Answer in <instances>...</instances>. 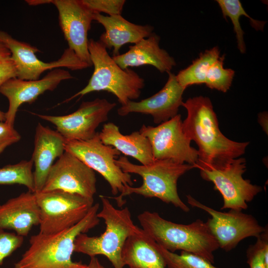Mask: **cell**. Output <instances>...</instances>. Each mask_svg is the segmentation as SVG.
<instances>
[{
	"mask_svg": "<svg viewBox=\"0 0 268 268\" xmlns=\"http://www.w3.org/2000/svg\"><path fill=\"white\" fill-rule=\"evenodd\" d=\"M182 106L187 111V117L182 121L183 130L186 136L198 145V161L221 163L240 157L245 153L250 142L232 140L221 132L208 97L190 98Z\"/></svg>",
	"mask_w": 268,
	"mask_h": 268,
	"instance_id": "6da1fadb",
	"label": "cell"
},
{
	"mask_svg": "<svg viewBox=\"0 0 268 268\" xmlns=\"http://www.w3.org/2000/svg\"><path fill=\"white\" fill-rule=\"evenodd\" d=\"M99 204L93 205L86 216L74 226L62 231L32 236L30 246L13 268H85L87 265L74 262V242L81 233H85L100 222L97 217Z\"/></svg>",
	"mask_w": 268,
	"mask_h": 268,
	"instance_id": "7a4b0ae2",
	"label": "cell"
},
{
	"mask_svg": "<svg viewBox=\"0 0 268 268\" xmlns=\"http://www.w3.org/2000/svg\"><path fill=\"white\" fill-rule=\"evenodd\" d=\"M137 219L143 231L164 249L173 253L181 250L193 253L214 263L213 253L219 247L202 220L178 224L148 210L140 213Z\"/></svg>",
	"mask_w": 268,
	"mask_h": 268,
	"instance_id": "3957f363",
	"label": "cell"
},
{
	"mask_svg": "<svg viewBox=\"0 0 268 268\" xmlns=\"http://www.w3.org/2000/svg\"><path fill=\"white\" fill-rule=\"evenodd\" d=\"M115 163L123 172L137 174L142 179L140 186L127 185L119 196L111 197L116 201L119 207L126 203V201L123 200L124 197L134 194L145 198H157L183 211H190V208L178 195L177 182L180 177L195 168L194 166L178 163L171 160H154L149 164L139 165L131 163L125 156H120L115 160Z\"/></svg>",
	"mask_w": 268,
	"mask_h": 268,
	"instance_id": "277c9868",
	"label": "cell"
},
{
	"mask_svg": "<svg viewBox=\"0 0 268 268\" xmlns=\"http://www.w3.org/2000/svg\"><path fill=\"white\" fill-rule=\"evenodd\" d=\"M101 210L97 217L104 220L105 231L99 236H89L85 233L78 235L74 242V252L88 255L105 256L114 268H123L121 254L127 239L139 229L132 220L127 206L115 207L107 197L100 195Z\"/></svg>",
	"mask_w": 268,
	"mask_h": 268,
	"instance_id": "5b68a950",
	"label": "cell"
},
{
	"mask_svg": "<svg viewBox=\"0 0 268 268\" xmlns=\"http://www.w3.org/2000/svg\"><path fill=\"white\" fill-rule=\"evenodd\" d=\"M88 51L93 73L87 84L79 91L67 98V102L77 96L94 91H105L115 95L122 106L137 99L144 86V80L130 68H122L111 57L104 45L99 40L90 39Z\"/></svg>",
	"mask_w": 268,
	"mask_h": 268,
	"instance_id": "8992f818",
	"label": "cell"
},
{
	"mask_svg": "<svg viewBox=\"0 0 268 268\" xmlns=\"http://www.w3.org/2000/svg\"><path fill=\"white\" fill-rule=\"evenodd\" d=\"M195 167L200 169L201 178L211 182L214 190L221 195L223 204L221 209H246L248 203L262 191L261 186L252 184L249 180L243 178V175L246 171L244 158L240 157L218 164L198 161Z\"/></svg>",
	"mask_w": 268,
	"mask_h": 268,
	"instance_id": "52a82bcc",
	"label": "cell"
},
{
	"mask_svg": "<svg viewBox=\"0 0 268 268\" xmlns=\"http://www.w3.org/2000/svg\"><path fill=\"white\" fill-rule=\"evenodd\" d=\"M40 211V233L51 234L68 229L81 220L94 199L55 190L35 192Z\"/></svg>",
	"mask_w": 268,
	"mask_h": 268,
	"instance_id": "ba28073f",
	"label": "cell"
},
{
	"mask_svg": "<svg viewBox=\"0 0 268 268\" xmlns=\"http://www.w3.org/2000/svg\"><path fill=\"white\" fill-rule=\"evenodd\" d=\"M187 200L192 207L202 209L211 216L205 223L219 248L226 252L234 249L245 238L258 237L267 228V226L261 225L253 215L242 211H218L202 204L190 195H187Z\"/></svg>",
	"mask_w": 268,
	"mask_h": 268,
	"instance_id": "9c48e42d",
	"label": "cell"
},
{
	"mask_svg": "<svg viewBox=\"0 0 268 268\" xmlns=\"http://www.w3.org/2000/svg\"><path fill=\"white\" fill-rule=\"evenodd\" d=\"M65 151L76 156L108 183L113 195L121 193L125 186H132L130 174L122 171L115 160L120 152L114 147L104 144L99 133L87 140H67Z\"/></svg>",
	"mask_w": 268,
	"mask_h": 268,
	"instance_id": "30bf717a",
	"label": "cell"
},
{
	"mask_svg": "<svg viewBox=\"0 0 268 268\" xmlns=\"http://www.w3.org/2000/svg\"><path fill=\"white\" fill-rule=\"evenodd\" d=\"M139 132L148 139L154 160H171L194 167L198 162V149L191 146L183 131L180 114L155 127L143 125Z\"/></svg>",
	"mask_w": 268,
	"mask_h": 268,
	"instance_id": "8fae6325",
	"label": "cell"
},
{
	"mask_svg": "<svg viewBox=\"0 0 268 268\" xmlns=\"http://www.w3.org/2000/svg\"><path fill=\"white\" fill-rule=\"evenodd\" d=\"M116 106L115 103L97 98L82 102L75 111L67 115L33 114L54 125L67 140H87L95 135L101 123L108 120L109 112Z\"/></svg>",
	"mask_w": 268,
	"mask_h": 268,
	"instance_id": "7c38bea8",
	"label": "cell"
},
{
	"mask_svg": "<svg viewBox=\"0 0 268 268\" xmlns=\"http://www.w3.org/2000/svg\"><path fill=\"white\" fill-rule=\"evenodd\" d=\"M0 42L10 51L16 67L17 78L22 80L39 79L44 71L57 68L66 67L75 70L89 67L68 48L65 50L58 60L44 62L36 55L37 52H40L37 48L17 40L1 30H0Z\"/></svg>",
	"mask_w": 268,
	"mask_h": 268,
	"instance_id": "4fadbf2b",
	"label": "cell"
},
{
	"mask_svg": "<svg viewBox=\"0 0 268 268\" xmlns=\"http://www.w3.org/2000/svg\"><path fill=\"white\" fill-rule=\"evenodd\" d=\"M55 190L94 199L96 193L94 171L76 156L65 151L52 165L41 191Z\"/></svg>",
	"mask_w": 268,
	"mask_h": 268,
	"instance_id": "5bb4252c",
	"label": "cell"
},
{
	"mask_svg": "<svg viewBox=\"0 0 268 268\" xmlns=\"http://www.w3.org/2000/svg\"><path fill=\"white\" fill-rule=\"evenodd\" d=\"M50 3L58 10L59 24L68 48L81 61L92 66L87 36L95 13L82 0H50Z\"/></svg>",
	"mask_w": 268,
	"mask_h": 268,
	"instance_id": "9a60e30c",
	"label": "cell"
},
{
	"mask_svg": "<svg viewBox=\"0 0 268 268\" xmlns=\"http://www.w3.org/2000/svg\"><path fill=\"white\" fill-rule=\"evenodd\" d=\"M73 78L68 70L57 68L41 79L27 80L14 77L8 80L0 87V93L9 103L5 122L14 126L16 113L22 104L34 102L45 92L54 90L62 81Z\"/></svg>",
	"mask_w": 268,
	"mask_h": 268,
	"instance_id": "2e32d148",
	"label": "cell"
},
{
	"mask_svg": "<svg viewBox=\"0 0 268 268\" xmlns=\"http://www.w3.org/2000/svg\"><path fill=\"white\" fill-rule=\"evenodd\" d=\"M167 73L168 80L159 91L138 102L129 101L118 109V114L121 116L132 113L149 115L156 124L166 122L178 114L186 88L179 84L175 74L171 71Z\"/></svg>",
	"mask_w": 268,
	"mask_h": 268,
	"instance_id": "e0dca14e",
	"label": "cell"
},
{
	"mask_svg": "<svg viewBox=\"0 0 268 268\" xmlns=\"http://www.w3.org/2000/svg\"><path fill=\"white\" fill-rule=\"evenodd\" d=\"M65 138L57 131L38 124L31 159L35 166L34 193L43 189L54 161L65 151Z\"/></svg>",
	"mask_w": 268,
	"mask_h": 268,
	"instance_id": "ac0fdd59",
	"label": "cell"
},
{
	"mask_svg": "<svg viewBox=\"0 0 268 268\" xmlns=\"http://www.w3.org/2000/svg\"><path fill=\"white\" fill-rule=\"evenodd\" d=\"M40 222V211L34 193H22L0 205V230H12L24 237Z\"/></svg>",
	"mask_w": 268,
	"mask_h": 268,
	"instance_id": "d6986e66",
	"label": "cell"
},
{
	"mask_svg": "<svg viewBox=\"0 0 268 268\" xmlns=\"http://www.w3.org/2000/svg\"><path fill=\"white\" fill-rule=\"evenodd\" d=\"M160 37L153 32L130 46L127 52L112 58L123 69L149 65L161 73L170 72L176 63L173 57L160 47Z\"/></svg>",
	"mask_w": 268,
	"mask_h": 268,
	"instance_id": "ffe728a7",
	"label": "cell"
},
{
	"mask_svg": "<svg viewBox=\"0 0 268 268\" xmlns=\"http://www.w3.org/2000/svg\"><path fill=\"white\" fill-rule=\"evenodd\" d=\"M94 20L101 24L105 32L99 41L106 49L113 48V56L120 55V50L128 43L135 44L142 39L149 37L154 27L150 25H138L125 19L121 15H104L95 13Z\"/></svg>",
	"mask_w": 268,
	"mask_h": 268,
	"instance_id": "44dd1931",
	"label": "cell"
},
{
	"mask_svg": "<svg viewBox=\"0 0 268 268\" xmlns=\"http://www.w3.org/2000/svg\"><path fill=\"white\" fill-rule=\"evenodd\" d=\"M101 142L111 146L124 155L130 156L146 165L154 160L148 139L139 131L124 135L119 127L112 122L105 124L99 133Z\"/></svg>",
	"mask_w": 268,
	"mask_h": 268,
	"instance_id": "7402d4cb",
	"label": "cell"
},
{
	"mask_svg": "<svg viewBox=\"0 0 268 268\" xmlns=\"http://www.w3.org/2000/svg\"><path fill=\"white\" fill-rule=\"evenodd\" d=\"M121 257L129 268H167L153 240L140 227L126 240Z\"/></svg>",
	"mask_w": 268,
	"mask_h": 268,
	"instance_id": "603a6c76",
	"label": "cell"
},
{
	"mask_svg": "<svg viewBox=\"0 0 268 268\" xmlns=\"http://www.w3.org/2000/svg\"><path fill=\"white\" fill-rule=\"evenodd\" d=\"M220 56V50L217 46L201 53L191 65L176 75L177 81L185 88L194 84L204 83L209 68Z\"/></svg>",
	"mask_w": 268,
	"mask_h": 268,
	"instance_id": "cb8c5ba5",
	"label": "cell"
},
{
	"mask_svg": "<svg viewBox=\"0 0 268 268\" xmlns=\"http://www.w3.org/2000/svg\"><path fill=\"white\" fill-rule=\"evenodd\" d=\"M223 17H229L233 24L235 33L237 48L241 54H244L246 48L244 40V32L239 22L241 16L244 15L250 21V24L256 30L263 31L265 21H259L251 17L246 12L239 0H217Z\"/></svg>",
	"mask_w": 268,
	"mask_h": 268,
	"instance_id": "d4e9b609",
	"label": "cell"
},
{
	"mask_svg": "<svg viewBox=\"0 0 268 268\" xmlns=\"http://www.w3.org/2000/svg\"><path fill=\"white\" fill-rule=\"evenodd\" d=\"M33 165V162L31 159L0 168V185H22L28 191L34 193Z\"/></svg>",
	"mask_w": 268,
	"mask_h": 268,
	"instance_id": "484cf974",
	"label": "cell"
},
{
	"mask_svg": "<svg viewBox=\"0 0 268 268\" xmlns=\"http://www.w3.org/2000/svg\"><path fill=\"white\" fill-rule=\"evenodd\" d=\"M153 244L167 268H219L199 255L185 251H181L179 255L164 249L154 241Z\"/></svg>",
	"mask_w": 268,
	"mask_h": 268,
	"instance_id": "4316f807",
	"label": "cell"
},
{
	"mask_svg": "<svg viewBox=\"0 0 268 268\" xmlns=\"http://www.w3.org/2000/svg\"><path fill=\"white\" fill-rule=\"evenodd\" d=\"M225 54L220 57L210 67L204 80L206 86L211 89L226 92L231 86L235 71L223 67Z\"/></svg>",
	"mask_w": 268,
	"mask_h": 268,
	"instance_id": "83f0119b",
	"label": "cell"
},
{
	"mask_svg": "<svg viewBox=\"0 0 268 268\" xmlns=\"http://www.w3.org/2000/svg\"><path fill=\"white\" fill-rule=\"evenodd\" d=\"M246 257L250 268H268V228L257 238L254 244L249 246Z\"/></svg>",
	"mask_w": 268,
	"mask_h": 268,
	"instance_id": "f1b7e54d",
	"label": "cell"
},
{
	"mask_svg": "<svg viewBox=\"0 0 268 268\" xmlns=\"http://www.w3.org/2000/svg\"><path fill=\"white\" fill-rule=\"evenodd\" d=\"M84 4L95 13L103 12L108 16L121 15L125 0H82Z\"/></svg>",
	"mask_w": 268,
	"mask_h": 268,
	"instance_id": "f546056e",
	"label": "cell"
},
{
	"mask_svg": "<svg viewBox=\"0 0 268 268\" xmlns=\"http://www.w3.org/2000/svg\"><path fill=\"white\" fill-rule=\"evenodd\" d=\"M23 241L22 236L0 230V266L5 258L22 246Z\"/></svg>",
	"mask_w": 268,
	"mask_h": 268,
	"instance_id": "4dcf8cb0",
	"label": "cell"
},
{
	"mask_svg": "<svg viewBox=\"0 0 268 268\" xmlns=\"http://www.w3.org/2000/svg\"><path fill=\"white\" fill-rule=\"evenodd\" d=\"M17 77V71L10 51L0 42V87L8 80Z\"/></svg>",
	"mask_w": 268,
	"mask_h": 268,
	"instance_id": "1f68e13d",
	"label": "cell"
},
{
	"mask_svg": "<svg viewBox=\"0 0 268 268\" xmlns=\"http://www.w3.org/2000/svg\"><path fill=\"white\" fill-rule=\"evenodd\" d=\"M21 136L14 129L5 122H0V154L11 144L19 141Z\"/></svg>",
	"mask_w": 268,
	"mask_h": 268,
	"instance_id": "d6a6232c",
	"label": "cell"
},
{
	"mask_svg": "<svg viewBox=\"0 0 268 268\" xmlns=\"http://www.w3.org/2000/svg\"><path fill=\"white\" fill-rule=\"evenodd\" d=\"M85 268H109L104 266L96 257L90 258V260Z\"/></svg>",
	"mask_w": 268,
	"mask_h": 268,
	"instance_id": "836d02e7",
	"label": "cell"
},
{
	"mask_svg": "<svg viewBox=\"0 0 268 268\" xmlns=\"http://www.w3.org/2000/svg\"><path fill=\"white\" fill-rule=\"evenodd\" d=\"M258 121L262 127H263V129L266 132V125L267 126V123L266 122H268V114L266 112H264L262 113H260L258 115Z\"/></svg>",
	"mask_w": 268,
	"mask_h": 268,
	"instance_id": "e575fe53",
	"label": "cell"
},
{
	"mask_svg": "<svg viewBox=\"0 0 268 268\" xmlns=\"http://www.w3.org/2000/svg\"><path fill=\"white\" fill-rule=\"evenodd\" d=\"M26 2L31 5H37L43 4L50 3V0H29Z\"/></svg>",
	"mask_w": 268,
	"mask_h": 268,
	"instance_id": "d590c367",
	"label": "cell"
},
{
	"mask_svg": "<svg viewBox=\"0 0 268 268\" xmlns=\"http://www.w3.org/2000/svg\"><path fill=\"white\" fill-rule=\"evenodd\" d=\"M6 117L5 112H3L0 110V122H5Z\"/></svg>",
	"mask_w": 268,
	"mask_h": 268,
	"instance_id": "8d00e7d4",
	"label": "cell"
}]
</instances>
